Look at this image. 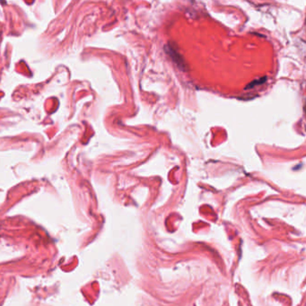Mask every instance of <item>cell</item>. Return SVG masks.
Returning a JSON list of instances; mask_svg holds the SVG:
<instances>
[{
	"instance_id": "obj_1",
	"label": "cell",
	"mask_w": 306,
	"mask_h": 306,
	"mask_svg": "<svg viewBox=\"0 0 306 306\" xmlns=\"http://www.w3.org/2000/svg\"><path fill=\"white\" fill-rule=\"evenodd\" d=\"M265 81H266V77H265V78H263V80H260L259 82H258V81H257V82H256V81H254V82H253L251 84L248 85V87H247V88H252V87H254V85H255V84H262V83H263V82H265Z\"/></svg>"
}]
</instances>
